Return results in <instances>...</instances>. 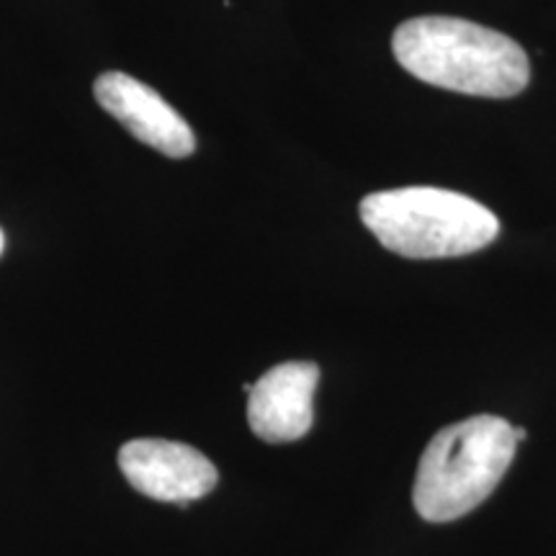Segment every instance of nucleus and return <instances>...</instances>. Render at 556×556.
<instances>
[{"label": "nucleus", "instance_id": "nucleus-4", "mask_svg": "<svg viewBox=\"0 0 556 556\" xmlns=\"http://www.w3.org/2000/svg\"><path fill=\"white\" fill-rule=\"evenodd\" d=\"M119 467L137 492L160 503L189 505L206 497L219 482L217 467L201 451L163 438L124 443Z\"/></svg>", "mask_w": 556, "mask_h": 556}, {"label": "nucleus", "instance_id": "nucleus-1", "mask_svg": "<svg viewBox=\"0 0 556 556\" xmlns=\"http://www.w3.org/2000/svg\"><path fill=\"white\" fill-rule=\"evenodd\" d=\"M392 50L413 78L456 93L513 99L531 80L528 54L516 39L467 18H409L394 31Z\"/></svg>", "mask_w": 556, "mask_h": 556}, {"label": "nucleus", "instance_id": "nucleus-6", "mask_svg": "<svg viewBox=\"0 0 556 556\" xmlns=\"http://www.w3.org/2000/svg\"><path fill=\"white\" fill-rule=\"evenodd\" d=\"M319 368L309 361H287L250 384L248 422L266 443H291L309 433L315 420V389Z\"/></svg>", "mask_w": 556, "mask_h": 556}, {"label": "nucleus", "instance_id": "nucleus-3", "mask_svg": "<svg viewBox=\"0 0 556 556\" xmlns=\"http://www.w3.org/2000/svg\"><path fill=\"white\" fill-rule=\"evenodd\" d=\"M361 219L402 258H458L500 235V219L484 204L435 186L368 193L361 201Z\"/></svg>", "mask_w": 556, "mask_h": 556}, {"label": "nucleus", "instance_id": "nucleus-5", "mask_svg": "<svg viewBox=\"0 0 556 556\" xmlns=\"http://www.w3.org/2000/svg\"><path fill=\"white\" fill-rule=\"evenodd\" d=\"M93 96L131 137L168 157H189L197 135L189 122L157 90L127 73H103L93 83Z\"/></svg>", "mask_w": 556, "mask_h": 556}, {"label": "nucleus", "instance_id": "nucleus-7", "mask_svg": "<svg viewBox=\"0 0 556 556\" xmlns=\"http://www.w3.org/2000/svg\"><path fill=\"white\" fill-rule=\"evenodd\" d=\"M528 438V433H526V428H516V441L520 443V441H526Z\"/></svg>", "mask_w": 556, "mask_h": 556}, {"label": "nucleus", "instance_id": "nucleus-8", "mask_svg": "<svg viewBox=\"0 0 556 556\" xmlns=\"http://www.w3.org/2000/svg\"><path fill=\"white\" fill-rule=\"evenodd\" d=\"M3 248H5V235L3 229H0V255H3Z\"/></svg>", "mask_w": 556, "mask_h": 556}, {"label": "nucleus", "instance_id": "nucleus-2", "mask_svg": "<svg viewBox=\"0 0 556 556\" xmlns=\"http://www.w3.org/2000/svg\"><path fill=\"white\" fill-rule=\"evenodd\" d=\"M516 448V428L497 415H475L438 430L417 464L415 510L430 523L467 516L495 492Z\"/></svg>", "mask_w": 556, "mask_h": 556}]
</instances>
